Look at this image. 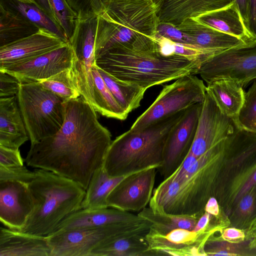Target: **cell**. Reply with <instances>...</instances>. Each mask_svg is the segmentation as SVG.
Here are the masks:
<instances>
[{
  "instance_id": "1",
  "label": "cell",
  "mask_w": 256,
  "mask_h": 256,
  "mask_svg": "<svg viewBox=\"0 0 256 256\" xmlns=\"http://www.w3.org/2000/svg\"><path fill=\"white\" fill-rule=\"evenodd\" d=\"M64 120L54 134L31 144L26 164L71 179L86 190L112 142L110 132L81 96L66 101Z\"/></svg>"
},
{
  "instance_id": "2",
  "label": "cell",
  "mask_w": 256,
  "mask_h": 256,
  "mask_svg": "<svg viewBox=\"0 0 256 256\" xmlns=\"http://www.w3.org/2000/svg\"><path fill=\"white\" fill-rule=\"evenodd\" d=\"M228 154L226 138L199 157L190 152L154 190L149 207L157 213L202 216L215 196Z\"/></svg>"
},
{
  "instance_id": "3",
  "label": "cell",
  "mask_w": 256,
  "mask_h": 256,
  "mask_svg": "<svg viewBox=\"0 0 256 256\" xmlns=\"http://www.w3.org/2000/svg\"><path fill=\"white\" fill-rule=\"evenodd\" d=\"M96 64L120 80L146 90L186 76L196 75L202 66L182 56L162 55L154 36L144 35L131 44L108 50L96 59Z\"/></svg>"
},
{
  "instance_id": "4",
  "label": "cell",
  "mask_w": 256,
  "mask_h": 256,
  "mask_svg": "<svg viewBox=\"0 0 256 256\" xmlns=\"http://www.w3.org/2000/svg\"><path fill=\"white\" fill-rule=\"evenodd\" d=\"M186 110L156 121L138 132L130 130L112 140L102 166L112 177H120L150 167L160 166L171 132Z\"/></svg>"
},
{
  "instance_id": "5",
  "label": "cell",
  "mask_w": 256,
  "mask_h": 256,
  "mask_svg": "<svg viewBox=\"0 0 256 256\" xmlns=\"http://www.w3.org/2000/svg\"><path fill=\"white\" fill-rule=\"evenodd\" d=\"M28 186L33 208L20 231L38 236L52 234L68 216L82 209L86 190L76 182L36 168Z\"/></svg>"
},
{
  "instance_id": "6",
  "label": "cell",
  "mask_w": 256,
  "mask_h": 256,
  "mask_svg": "<svg viewBox=\"0 0 256 256\" xmlns=\"http://www.w3.org/2000/svg\"><path fill=\"white\" fill-rule=\"evenodd\" d=\"M160 0H113L96 16V59L142 36H154L160 22Z\"/></svg>"
},
{
  "instance_id": "7",
  "label": "cell",
  "mask_w": 256,
  "mask_h": 256,
  "mask_svg": "<svg viewBox=\"0 0 256 256\" xmlns=\"http://www.w3.org/2000/svg\"><path fill=\"white\" fill-rule=\"evenodd\" d=\"M16 96L31 144L60 130L64 120L63 98L39 82L22 83Z\"/></svg>"
},
{
  "instance_id": "8",
  "label": "cell",
  "mask_w": 256,
  "mask_h": 256,
  "mask_svg": "<svg viewBox=\"0 0 256 256\" xmlns=\"http://www.w3.org/2000/svg\"><path fill=\"white\" fill-rule=\"evenodd\" d=\"M150 227L145 220L68 230L47 236L51 256H91L98 248L134 235L146 236Z\"/></svg>"
},
{
  "instance_id": "9",
  "label": "cell",
  "mask_w": 256,
  "mask_h": 256,
  "mask_svg": "<svg viewBox=\"0 0 256 256\" xmlns=\"http://www.w3.org/2000/svg\"><path fill=\"white\" fill-rule=\"evenodd\" d=\"M206 92L204 81L196 74L178 78L163 86L154 102L137 118L130 130H140L156 121L203 102Z\"/></svg>"
},
{
  "instance_id": "10",
  "label": "cell",
  "mask_w": 256,
  "mask_h": 256,
  "mask_svg": "<svg viewBox=\"0 0 256 256\" xmlns=\"http://www.w3.org/2000/svg\"><path fill=\"white\" fill-rule=\"evenodd\" d=\"M96 17L76 18L74 29L68 43L74 58L72 70L81 96L94 108V80L92 67L96 64L94 51Z\"/></svg>"
},
{
  "instance_id": "11",
  "label": "cell",
  "mask_w": 256,
  "mask_h": 256,
  "mask_svg": "<svg viewBox=\"0 0 256 256\" xmlns=\"http://www.w3.org/2000/svg\"><path fill=\"white\" fill-rule=\"evenodd\" d=\"M198 74L207 84L228 78L245 87L256 80V43L218 54L201 66Z\"/></svg>"
},
{
  "instance_id": "12",
  "label": "cell",
  "mask_w": 256,
  "mask_h": 256,
  "mask_svg": "<svg viewBox=\"0 0 256 256\" xmlns=\"http://www.w3.org/2000/svg\"><path fill=\"white\" fill-rule=\"evenodd\" d=\"M211 224L196 232L179 228L165 234L150 229L145 236L150 256H206L204 249V244L217 228Z\"/></svg>"
},
{
  "instance_id": "13",
  "label": "cell",
  "mask_w": 256,
  "mask_h": 256,
  "mask_svg": "<svg viewBox=\"0 0 256 256\" xmlns=\"http://www.w3.org/2000/svg\"><path fill=\"white\" fill-rule=\"evenodd\" d=\"M203 102L186 108L166 141L162 162L158 168L164 180L180 166L190 152L196 134Z\"/></svg>"
},
{
  "instance_id": "14",
  "label": "cell",
  "mask_w": 256,
  "mask_h": 256,
  "mask_svg": "<svg viewBox=\"0 0 256 256\" xmlns=\"http://www.w3.org/2000/svg\"><path fill=\"white\" fill-rule=\"evenodd\" d=\"M157 169L150 167L126 176L108 194V206L126 212L146 208L152 196Z\"/></svg>"
},
{
  "instance_id": "15",
  "label": "cell",
  "mask_w": 256,
  "mask_h": 256,
  "mask_svg": "<svg viewBox=\"0 0 256 256\" xmlns=\"http://www.w3.org/2000/svg\"><path fill=\"white\" fill-rule=\"evenodd\" d=\"M234 120L220 111L206 92L190 152L199 157L225 140L236 127Z\"/></svg>"
},
{
  "instance_id": "16",
  "label": "cell",
  "mask_w": 256,
  "mask_h": 256,
  "mask_svg": "<svg viewBox=\"0 0 256 256\" xmlns=\"http://www.w3.org/2000/svg\"><path fill=\"white\" fill-rule=\"evenodd\" d=\"M68 42L40 28L34 34L0 46V70L26 63Z\"/></svg>"
},
{
  "instance_id": "17",
  "label": "cell",
  "mask_w": 256,
  "mask_h": 256,
  "mask_svg": "<svg viewBox=\"0 0 256 256\" xmlns=\"http://www.w3.org/2000/svg\"><path fill=\"white\" fill-rule=\"evenodd\" d=\"M74 58L69 43L18 66L2 70L16 77L21 83L38 82L67 68Z\"/></svg>"
},
{
  "instance_id": "18",
  "label": "cell",
  "mask_w": 256,
  "mask_h": 256,
  "mask_svg": "<svg viewBox=\"0 0 256 256\" xmlns=\"http://www.w3.org/2000/svg\"><path fill=\"white\" fill-rule=\"evenodd\" d=\"M27 183L0 182V220L6 228L21 230L33 208Z\"/></svg>"
},
{
  "instance_id": "19",
  "label": "cell",
  "mask_w": 256,
  "mask_h": 256,
  "mask_svg": "<svg viewBox=\"0 0 256 256\" xmlns=\"http://www.w3.org/2000/svg\"><path fill=\"white\" fill-rule=\"evenodd\" d=\"M176 26L190 36L194 44L217 54L256 43L250 44L220 32L200 22L196 18H188Z\"/></svg>"
},
{
  "instance_id": "20",
  "label": "cell",
  "mask_w": 256,
  "mask_h": 256,
  "mask_svg": "<svg viewBox=\"0 0 256 256\" xmlns=\"http://www.w3.org/2000/svg\"><path fill=\"white\" fill-rule=\"evenodd\" d=\"M143 220L138 214L111 207L97 209L82 208L66 218L52 234L68 230L101 226L115 223L138 222Z\"/></svg>"
},
{
  "instance_id": "21",
  "label": "cell",
  "mask_w": 256,
  "mask_h": 256,
  "mask_svg": "<svg viewBox=\"0 0 256 256\" xmlns=\"http://www.w3.org/2000/svg\"><path fill=\"white\" fill-rule=\"evenodd\" d=\"M0 256H51L47 236L0 228Z\"/></svg>"
},
{
  "instance_id": "22",
  "label": "cell",
  "mask_w": 256,
  "mask_h": 256,
  "mask_svg": "<svg viewBox=\"0 0 256 256\" xmlns=\"http://www.w3.org/2000/svg\"><path fill=\"white\" fill-rule=\"evenodd\" d=\"M28 138L17 96L0 98V146L19 150Z\"/></svg>"
},
{
  "instance_id": "23",
  "label": "cell",
  "mask_w": 256,
  "mask_h": 256,
  "mask_svg": "<svg viewBox=\"0 0 256 256\" xmlns=\"http://www.w3.org/2000/svg\"><path fill=\"white\" fill-rule=\"evenodd\" d=\"M233 0H164L159 12L160 22L180 24L188 18L224 8Z\"/></svg>"
},
{
  "instance_id": "24",
  "label": "cell",
  "mask_w": 256,
  "mask_h": 256,
  "mask_svg": "<svg viewBox=\"0 0 256 256\" xmlns=\"http://www.w3.org/2000/svg\"><path fill=\"white\" fill-rule=\"evenodd\" d=\"M196 18L209 26L248 42L252 44L256 42V37L245 24L234 0L224 8L204 14Z\"/></svg>"
},
{
  "instance_id": "25",
  "label": "cell",
  "mask_w": 256,
  "mask_h": 256,
  "mask_svg": "<svg viewBox=\"0 0 256 256\" xmlns=\"http://www.w3.org/2000/svg\"><path fill=\"white\" fill-rule=\"evenodd\" d=\"M237 82L228 78L215 80L207 84L206 92L214 99L222 114L236 124L244 105L246 92Z\"/></svg>"
},
{
  "instance_id": "26",
  "label": "cell",
  "mask_w": 256,
  "mask_h": 256,
  "mask_svg": "<svg viewBox=\"0 0 256 256\" xmlns=\"http://www.w3.org/2000/svg\"><path fill=\"white\" fill-rule=\"evenodd\" d=\"M217 196L226 212H231L238 200L256 185V154L248 164L236 170Z\"/></svg>"
},
{
  "instance_id": "27",
  "label": "cell",
  "mask_w": 256,
  "mask_h": 256,
  "mask_svg": "<svg viewBox=\"0 0 256 256\" xmlns=\"http://www.w3.org/2000/svg\"><path fill=\"white\" fill-rule=\"evenodd\" d=\"M40 26L0 2V46L36 32Z\"/></svg>"
},
{
  "instance_id": "28",
  "label": "cell",
  "mask_w": 256,
  "mask_h": 256,
  "mask_svg": "<svg viewBox=\"0 0 256 256\" xmlns=\"http://www.w3.org/2000/svg\"><path fill=\"white\" fill-rule=\"evenodd\" d=\"M112 177L102 165L94 172L86 189L82 208L97 209L108 208L107 198L112 190L126 176Z\"/></svg>"
},
{
  "instance_id": "29",
  "label": "cell",
  "mask_w": 256,
  "mask_h": 256,
  "mask_svg": "<svg viewBox=\"0 0 256 256\" xmlns=\"http://www.w3.org/2000/svg\"><path fill=\"white\" fill-rule=\"evenodd\" d=\"M98 69L114 98L126 114L128 115L140 106L146 89L120 80L98 67Z\"/></svg>"
},
{
  "instance_id": "30",
  "label": "cell",
  "mask_w": 256,
  "mask_h": 256,
  "mask_svg": "<svg viewBox=\"0 0 256 256\" xmlns=\"http://www.w3.org/2000/svg\"><path fill=\"white\" fill-rule=\"evenodd\" d=\"M92 72L94 80V108L107 118L120 120L126 119L128 114L114 98L96 64L92 66Z\"/></svg>"
},
{
  "instance_id": "31",
  "label": "cell",
  "mask_w": 256,
  "mask_h": 256,
  "mask_svg": "<svg viewBox=\"0 0 256 256\" xmlns=\"http://www.w3.org/2000/svg\"><path fill=\"white\" fill-rule=\"evenodd\" d=\"M138 214L150 222V230L162 234L179 228L193 230L201 216L157 213L150 207H146Z\"/></svg>"
},
{
  "instance_id": "32",
  "label": "cell",
  "mask_w": 256,
  "mask_h": 256,
  "mask_svg": "<svg viewBox=\"0 0 256 256\" xmlns=\"http://www.w3.org/2000/svg\"><path fill=\"white\" fill-rule=\"evenodd\" d=\"M146 236L138 234L118 240L96 248L91 256H150Z\"/></svg>"
},
{
  "instance_id": "33",
  "label": "cell",
  "mask_w": 256,
  "mask_h": 256,
  "mask_svg": "<svg viewBox=\"0 0 256 256\" xmlns=\"http://www.w3.org/2000/svg\"><path fill=\"white\" fill-rule=\"evenodd\" d=\"M154 40L162 55L182 56L201 65L218 54L195 44L176 42L158 34Z\"/></svg>"
},
{
  "instance_id": "34",
  "label": "cell",
  "mask_w": 256,
  "mask_h": 256,
  "mask_svg": "<svg viewBox=\"0 0 256 256\" xmlns=\"http://www.w3.org/2000/svg\"><path fill=\"white\" fill-rule=\"evenodd\" d=\"M10 8L16 10L31 22L58 35L68 42L62 28L45 12L33 4L16 0H0Z\"/></svg>"
},
{
  "instance_id": "35",
  "label": "cell",
  "mask_w": 256,
  "mask_h": 256,
  "mask_svg": "<svg viewBox=\"0 0 256 256\" xmlns=\"http://www.w3.org/2000/svg\"><path fill=\"white\" fill-rule=\"evenodd\" d=\"M44 88L63 98L66 102L76 98L81 94L75 82L71 68L66 69L39 82Z\"/></svg>"
},
{
  "instance_id": "36",
  "label": "cell",
  "mask_w": 256,
  "mask_h": 256,
  "mask_svg": "<svg viewBox=\"0 0 256 256\" xmlns=\"http://www.w3.org/2000/svg\"><path fill=\"white\" fill-rule=\"evenodd\" d=\"M256 208V185L238 202L232 217L234 226L242 228L248 225Z\"/></svg>"
},
{
  "instance_id": "37",
  "label": "cell",
  "mask_w": 256,
  "mask_h": 256,
  "mask_svg": "<svg viewBox=\"0 0 256 256\" xmlns=\"http://www.w3.org/2000/svg\"><path fill=\"white\" fill-rule=\"evenodd\" d=\"M58 24L63 30L68 42L72 35L77 18L66 0H48Z\"/></svg>"
},
{
  "instance_id": "38",
  "label": "cell",
  "mask_w": 256,
  "mask_h": 256,
  "mask_svg": "<svg viewBox=\"0 0 256 256\" xmlns=\"http://www.w3.org/2000/svg\"><path fill=\"white\" fill-rule=\"evenodd\" d=\"M236 125L256 132V80L246 92L244 104Z\"/></svg>"
},
{
  "instance_id": "39",
  "label": "cell",
  "mask_w": 256,
  "mask_h": 256,
  "mask_svg": "<svg viewBox=\"0 0 256 256\" xmlns=\"http://www.w3.org/2000/svg\"><path fill=\"white\" fill-rule=\"evenodd\" d=\"M113 0H66L77 18H96L104 12Z\"/></svg>"
},
{
  "instance_id": "40",
  "label": "cell",
  "mask_w": 256,
  "mask_h": 256,
  "mask_svg": "<svg viewBox=\"0 0 256 256\" xmlns=\"http://www.w3.org/2000/svg\"><path fill=\"white\" fill-rule=\"evenodd\" d=\"M212 234L204 245L206 256H244L246 255L244 252H248L246 250L250 251L248 247H243L240 243L229 242L222 238H214Z\"/></svg>"
},
{
  "instance_id": "41",
  "label": "cell",
  "mask_w": 256,
  "mask_h": 256,
  "mask_svg": "<svg viewBox=\"0 0 256 256\" xmlns=\"http://www.w3.org/2000/svg\"><path fill=\"white\" fill-rule=\"evenodd\" d=\"M34 172L22 166H0V182L18 181L28 184L33 179Z\"/></svg>"
},
{
  "instance_id": "42",
  "label": "cell",
  "mask_w": 256,
  "mask_h": 256,
  "mask_svg": "<svg viewBox=\"0 0 256 256\" xmlns=\"http://www.w3.org/2000/svg\"><path fill=\"white\" fill-rule=\"evenodd\" d=\"M156 34L176 42L194 44L190 36L169 23L160 22Z\"/></svg>"
},
{
  "instance_id": "43",
  "label": "cell",
  "mask_w": 256,
  "mask_h": 256,
  "mask_svg": "<svg viewBox=\"0 0 256 256\" xmlns=\"http://www.w3.org/2000/svg\"><path fill=\"white\" fill-rule=\"evenodd\" d=\"M21 84L14 76L0 70V98L16 96Z\"/></svg>"
},
{
  "instance_id": "44",
  "label": "cell",
  "mask_w": 256,
  "mask_h": 256,
  "mask_svg": "<svg viewBox=\"0 0 256 256\" xmlns=\"http://www.w3.org/2000/svg\"><path fill=\"white\" fill-rule=\"evenodd\" d=\"M24 160L19 150L0 146V166H24Z\"/></svg>"
},
{
  "instance_id": "45",
  "label": "cell",
  "mask_w": 256,
  "mask_h": 256,
  "mask_svg": "<svg viewBox=\"0 0 256 256\" xmlns=\"http://www.w3.org/2000/svg\"><path fill=\"white\" fill-rule=\"evenodd\" d=\"M221 238L225 241L231 243H241L246 238L244 230L234 227L224 229L221 233Z\"/></svg>"
},
{
  "instance_id": "46",
  "label": "cell",
  "mask_w": 256,
  "mask_h": 256,
  "mask_svg": "<svg viewBox=\"0 0 256 256\" xmlns=\"http://www.w3.org/2000/svg\"><path fill=\"white\" fill-rule=\"evenodd\" d=\"M245 232V240L248 243V247L251 251L256 252V216L250 221Z\"/></svg>"
},
{
  "instance_id": "47",
  "label": "cell",
  "mask_w": 256,
  "mask_h": 256,
  "mask_svg": "<svg viewBox=\"0 0 256 256\" xmlns=\"http://www.w3.org/2000/svg\"><path fill=\"white\" fill-rule=\"evenodd\" d=\"M247 28L256 37V0H249Z\"/></svg>"
},
{
  "instance_id": "48",
  "label": "cell",
  "mask_w": 256,
  "mask_h": 256,
  "mask_svg": "<svg viewBox=\"0 0 256 256\" xmlns=\"http://www.w3.org/2000/svg\"><path fill=\"white\" fill-rule=\"evenodd\" d=\"M204 210L214 216H218L219 215L220 210L219 204L214 196H212L208 199Z\"/></svg>"
},
{
  "instance_id": "49",
  "label": "cell",
  "mask_w": 256,
  "mask_h": 256,
  "mask_svg": "<svg viewBox=\"0 0 256 256\" xmlns=\"http://www.w3.org/2000/svg\"><path fill=\"white\" fill-rule=\"evenodd\" d=\"M212 216H213L210 214L204 212L203 214L199 218L193 230L196 232L208 226L211 224Z\"/></svg>"
},
{
  "instance_id": "50",
  "label": "cell",
  "mask_w": 256,
  "mask_h": 256,
  "mask_svg": "<svg viewBox=\"0 0 256 256\" xmlns=\"http://www.w3.org/2000/svg\"><path fill=\"white\" fill-rule=\"evenodd\" d=\"M35 4L45 12L58 24L55 16L50 8L48 0H33Z\"/></svg>"
},
{
  "instance_id": "51",
  "label": "cell",
  "mask_w": 256,
  "mask_h": 256,
  "mask_svg": "<svg viewBox=\"0 0 256 256\" xmlns=\"http://www.w3.org/2000/svg\"><path fill=\"white\" fill-rule=\"evenodd\" d=\"M236 2L245 24L247 26L249 0H233Z\"/></svg>"
},
{
  "instance_id": "52",
  "label": "cell",
  "mask_w": 256,
  "mask_h": 256,
  "mask_svg": "<svg viewBox=\"0 0 256 256\" xmlns=\"http://www.w3.org/2000/svg\"><path fill=\"white\" fill-rule=\"evenodd\" d=\"M16 0L20 1L22 2H26V3L33 4H35V3L33 0Z\"/></svg>"
},
{
  "instance_id": "53",
  "label": "cell",
  "mask_w": 256,
  "mask_h": 256,
  "mask_svg": "<svg viewBox=\"0 0 256 256\" xmlns=\"http://www.w3.org/2000/svg\"><path fill=\"white\" fill-rule=\"evenodd\" d=\"M162 0L164 2V0Z\"/></svg>"
}]
</instances>
